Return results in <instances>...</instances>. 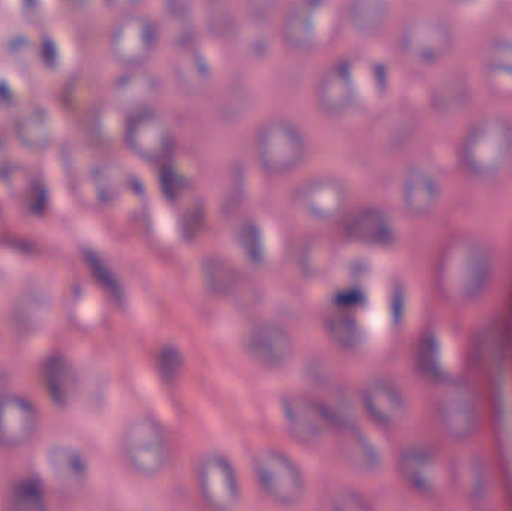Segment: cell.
I'll use <instances>...</instances> for the list:
<instances>
[{
    "mask_svg": "<svg viewBox=\"0 0 512 511\" xmlns=\"http://www.w3.org/2000/svg\"><path fill=\"white\" fill-rule=\"evenodd\" d=\"M387 87L388 71L382 63L345 57L322 72L316 84V104L327 116H348L375 104Z\"/></svg>",
    "mask_w": 512,
    "mask_h": 511,
    "instance_id": "cell-1",
    "label": "cell"
},
{
    "mask_svg": "<svg viewBox=\"0 0 512 511\" xmlns=\"http://www.w3.org/2000/svg\"><path fill=\"white\" fill-rule=\"evenodd\" d=\"M342 23L334 0H294L280 21V38L298 53H316L336 41Z\"/></svg>",
    "mask_w": 512,
    "mask_h": 511,
    "instance_id": "cell-2",
    "label": "cell"
},
{
    "mask_svg": "<svg viewBox=\"0 0 512 511\" xmlns=\"http://www.w3.org/2000/svg\"><path fill=\"white\" fill-rule=\"evenodd\" d=\"M512 158V123L502 116L477 120L466 132L460 147L463 167L472 176H498Z\"/></svg>",
    "mask_w": 512,
    "mask_h": 511,
    "instance_id": "cell-3",
    "label": "cell"
},
{
    "mask_svg": "<svg viewBox=\"0 0 512 511\" xmlns=\"http://www.w3.org/2000/svg\"><path fill=\"white\" fill-rule=\"evenodd\" d=\"M492 261L489 252L471 240H459L445 251L439 267V284L448 299L471 302L489 284Z\"/></svg>",
    "mask_w": 512,
    "mask_h": 511,
    "instance_id": "cell-4",
    "label": "cell"
},
{
    "mask_svg": "<svg viewBox=\"0 0 512 511\" xmlns=\"http://www.w3.org/2000/svg\"><path fill=\"white\" fill-rule=\"evenodd\" d=\"M255 158L265 173L285 176L309 156V141L297 123L283 117L265 120L255 134Z\"/></svg>",
    "mask_w": 512,
    "mask_h": 511,
    "instance_id": "cell-5",
    "label": "cell"
},
{
    "mask_svg": "<svg viewBox=\"0 0 512 511\" xmlns=\"http://www.w3.org/2000/svg\"><path fill=\"white\" fill-rule=\"evenodd\" d=\"M122 449L129 467L143 477L159 476L170 461L167 437L150 417H135L126 425Z\"/></svg>",
    "mask_w": 512,
    "mask_h": 511,
    "instance_id": "cell-6",
    "label": "cell"
},
{
    "mask_svg": "<svg viewBox=\"0 0 512 511\" xmlns=\"http://www.w3.org/2000/svg\"><path fill=\"white\" fill-rule=\"evenodd\" d=\"M159 30L155 21L138 12L122 15L111 27L108 48L123 68H143L158 47Z\"/></svg>",
    "mask_w": 512,
    "mask_h": 511,
    "instance_id": "cell-7",
    "label": "cell"
},
{
    "mask_svg": "<svg viewBox=\"0 0 512 511\" xmlns=\"http://www.w3.org/2000/svg\"><path fill=\"white\" fill-rule=\"evenodd\" d=\"M399 44L409 62L432 66L442 62L453 50L454 32L442 18L423 15L405 24Z\"/></svg>",
    "mask_w": 512,
    "mask_h": 511,
    "instance_id": "cell-8",
    "label": "cell"
},
{
    "mask_svg": "<svg viewBox=\"0 0 512 511\" xmlns=\"http://www.w3.org/2000/svg\"><path fill=\"white\" fill-rule=\"evenodd\" d=\"M122 138L132 155L150 164L164 162L174 152L173 129L152 107L129 114Z\"/></svg>",
    "mask_w": 512,
    "mask_h": 511,
    "instance_id": "cell-9",
    "label": "cell"
},
{
    "mask_svg": "<svg viewBox=\"0 0 512 511\" xmlns=\"http://www.w3.org/2000/svg\"><path fill=\"white\" fill-rule=\"evenodd\" d=\"M256 480L271 501L280 506L300 503L306 489L298 465L279 450H262L254 461Z\"/></svg>",
    "mask_w": 512,
    "mask_h": 511,
    "instance_id": "cell-10",
    "label": "cell"
},
{
    "mask_svg": "<svg viewBox=\"0 0 512 511\" xmlns=\"http://www.w3.org/2000/svg\"><path fill=\"white\" fill-rule=\"evenodd\" d=\"M197 482L204 501L212 509L233 510L242 498L236 468L225 456L209 453L201 458L197 468Z\"/></svg>",
    "mask_w": 512,
    "mask_h": 511,
    "instance_id": "cell-11",
    "label": "cell"
},
{
    "mask_svg": "<svg viewBox=\"0 0 512 511\" xmlns=\"http://www.w3.org/2000/svg\"><path fill=\"white\" fill-rule=\"evenodd\" d=\"M282 417L289 434L306 446H316L330 434L334 417L327 408L304 396H285L282 399Z\"/></svg>",
    "mask_w": 512,
    "mask_h": 511,
    "instance_id": "cell-12",
    "label": "cell"
},
{
    "mask_svg": "<svg viewBox=\"0 0 512 511\" xmlns=\"http://www.w3.org/2000/svg\"><path fill=\"white\" fill-rule=\"evenodd\" d=\"M349 192L342 180L334 177H315L307 180L295 191L294 203L313 221H333L348 203Z\"/></svg>",
    "mask_w": 512,
    "mask_h": 511,
    "instance_id": "cell-13",
    "label": "cell"
},
{
    "mask_svg": "<svg viewBox=\"0 0 512 511\" xmlns=\"http://www.w3.org/2000/svg\"><path fill=\"white\" fill-rule=\"evenodd\" d=\"M39 416L35 405L20 395L0 399V446L18 449L32 441L38 431Z\"/></svg>",
    "mask_w": 512,
    "mask_h": 511,
    "instance_id": "cell-14",
    "label": "cell"
},
{
    "mask_svg": "<svg viewBox=\"0 0 512 511\" xmlns=\"http://www.w3.org/2000/svg\"><path fill=\"white\" fill-rule=\"evenodd\" d=\"M246 350L254 362L265 369H280L288 365L294 354L291 335L276 323L255 324L246 336Z\"/></svg>",
    "mask_w": 512,
    "mask_h": 511,
    "instance_id": "cell-15",
    "label": "cell"
},
{
    "mask_svg": "<svg viewBox=\"0 0 512 511\" xmlns=\"http://www.w3.org/2000/svg\"><path fill=\"white\" fill-rule=\"evenodd\" d=\"M48 479L62 489L80 488L89 477L86 453L68 441H57L45 449L42 456Z\"/></svg>",
    "mask_w": 512,
    "mask_h": 511,
    "instance_id": "cell-16",
    "label": "cell"
},
{
    "mask_svg": "<svg viewBox=\"0 0 512 511\" xmlns=\"http://www.w3.org/2000/svg\"><path fill=\"white\" fill-rule=\"evenodd\" d=\"M161 84L152 72L143 68H128L111 84V99L116 110L132 114L152 107Z\"/></svg>",
    "mask_w": 512,
    "mask_h": 511,
    "instance_id": "cell-17",
    "label": "cell"
},
{
    "mask_svg": "<svg viewBox=\"0 0 512 511\" xmlns=\"http://www.w3.org/2000/svg\"><path fill=\"white\" fill-rule=\"evenodd\" d=\"M15 138L30 152H44L56 140L59 132L56 114L47 105L26 104L14 122Z\"/></svg>",
    "mask_w": 512,
    "mask_h": 511,
    "instance_id": "cell-18",
    "label": "cell"
},
{
    "mask_svg": "<svg viewBox=\"0 0 512 511\" xmlns=\"http://www.w3.org/2000/svg\"><path fill=\"white\" fill-rule=\"evenodd\" d=\"M442 428L454 440H466L478 425V408L471 390L462 384L448 387L439 402Z\"/></svg>",
    "mask_w": 512,
    "mask_h": 511,
    "instance_id": "cell-19",
    "label": "cell"
},
{
    "mask_svg": "<svg viewBox=\"0 0 512 511\" xmlns=\"http://www.w3.org/2000/svg\"><path fill=\"white\" fill-rule=\"evenodd\" d=\"M363 405L367 414L382 426H393L406 413L403 393L388 380H373L363 390Z\"/></svg>",
    "mask_w": 512,
    "mask_h": 511,
    "instance_id": "cell-20",
    "label": "cell"
},
{
    "mask_svg": "<svg viewBox=\"0 0 512 511\" xmlns=\"http://www.w3.org/2000/svg\"><path fill=\"white\" fill-rule=\"evenodd\" d=\"M346 233L355 242L369 246H390L396 240L393 222L382 210L366 207L351 216Z\"/></svg>",
    "mask_w": 512,
    "mask_h": 511,
    "instance_id": "cell-21",
    "label": "cell"
},
{
    "mask_svg": "<svg viewBox=\"0 0 512 511\" xmlns=\"http://www.w3.org/2000/svg\"><path fill=\"white\" fill-rule=\"evenodd\" d=\"M400 194L409 212L414 215H426L438 204L441 188L429 171L421 167H412L403 177Z\"/></svg>",
    "mask_w": 512,
    "mask_h": 511,
    "instance_id": "cell-22",
    "label": "cell"
},
{
    "mask_svg": "<svg viewBox=\"0 0 512 511\" xmlns=\"http://www.w3.org/2000/svg\"><path fill=\"white\" fill-rule=\"evenodd\" d=\"M399 467L406 482L417 491L432 494L439 488L441 471L438 462L427 450L417 447L405 450L400 458Z\"/></svg>",
    "mask_w": 512,
    "mask_h": 511,
    "instance_id": "cell-23",
    "label": "cell"
},
{
    "mask_svg": "<svg viewBox=\"0 0 512 511\" xmlns=\"http://www.w3.org/2000/svg\"><path fill=\"white\" fill-rule=\"evenodd\" d=\"M51 294L44 284H32L23 291L17 303L15 320L24 333L39 332L51 314Z\"/></svg>",
    "mask_w": 512,
    "mask_h": 511,
    "instance_id": "cell-24",
    "label": "cell"
},
{
    "mask_svg": "<svg viewBox=\"0 0 512 511\" xmlns=\"http://www.w3.org/2000/svg\"><path fill=\"white\" fill-rule=\"evenodd\" d=\"M486 80L499 96L512 98V38L490 44L486 53Z\"/></svg>",
    "mask_w": 512,
    "mask_h": 511,
    "instance_id": "cell-25",
    "label": "cell"
},
{
    "mask_svg": "<svg viewBox=\"0 0 512 511\" xmlns=\"http://www.w3.org/2000/svg\"><path fill=\"white\" fill-rule=\"evenodd\" d=\"M390 17V0H349L345 18L355 33L373 36L381 32Z\"/></svg>",
    "mask_w": 512,
    "mask_h": 511,
    "instance_id": "cell-26",
    "label": "cell"
},
{
    "mask_svg": "<svg viewBox=\"0 0 512 511\" xmlns=\"http://www.w3.org/2000/svg\"><path fill=\"white\" fill-rule=\"evenodd\" d=\"M45 390L56 405H66L74 392V375L71 366L62 357L48 360L42 372Z\"/></svg>",
    "mask_w": 512,
    "mask_h": 511,
    "instance_id": "cell-27",
    "label": "cell"
},
{
    "mask_svg": "<svg viewBox=\"0 0 512 511\" xmlns=\"http://www.w3.org/2000/svg\"><path fill=\"white\" fill-rule=\"evenodd\" d=\"M65 35L60 32H50L36 45L39 59L51 72H63L71 60V53L65 51L68 48Z\"/></svg>",
    "mask_w": 512,
    "mask_h": 511,
    "instance_id": "cell-28",
    "label": "cell"
},
{
    "mask_svg": "<svg viewBox=\"0 0 512 511\" xmlns=\"http://www.w3.org/2000/svg\"><path fill=\"white\" fill-rule=\"evenodd\" d=\"M343 452L349 464L360 470H375L379 465V456L375 446L370 443L369 438L363 437L361 434H351L346 437L343 444Z\"/></svg>",
    "mask_w": 512,
    "mask_h": 511,
    "instance_id": "cell-29",
    "label": "cell"
},
{
    "mask_svg": "<svg viewBox=\"0 0 512 511\" xmlns=\"http://www.w3.org/2000/svg\"><path fill=\"white\" fill-rule=\"evenodd\" d=\"M9 504L17 511H42L47 509V497L36 480H21L12 488Z\"/></svg>",
    "mask_w": 512,
    "mask_h": 511,
    "instance_id": "cell-30",
    "label": "cell"
},
{
    "mask_svg": "<svg viewBox=\"0 0 512 511\" xmlns=\"http://www.w3.org/2000/svg\"><path fill=\"white\" fill-rule=\"evenodd\" d=\"M331 335L339 342V345L345 347H354L358 342V326L354 318L337 317L331 321Z\"/></svg>",
    "mask_w": 512,
    "mask_h": 511,
    "instance_id": "cell-31",
    "label": "cell"
},
{
    "mask_svg": "<svg viewBox=\"0 0 512 511\" xmlns=\"http://www.w3.org/2000/svg\"><path fill=\"white\" fill-rule=\"evenodd\" d=\"M183 368V357L174 347H167L159 353V369L167 380H176Z\"/></svg>",
    "mask_w": 512,
    "mask_h": 511,
    "instance_id": "cell-32",
    "label": "cell"
},
{
    "mask_svg": "<svg viewBox=\"0 0 512 511\" xmlns=\"http://www.w3.org/2000/svg\"><path fill=\"white\" fill-rule=\"evenodd\" d=\"M21 92L17 86L12 84L11 80L0 81V111H8L9 108H23L26 104H21Z\"/></svg>",
    "mask_w": 512,
    "mask_h": 511,
    "instance_id": "cell-33",
    "label": "cell"
},
{
    "mask_svg": "<svg viewBox=\"0 0 512 511\" xmlns=\"http://www.w3.org/2000/svg\"><path fill=\"white\" fill-rule=\"evenodd\" d=\"M333 507L336 510H367L366 501L355 494V492H340L333 500Z\"/></svg>",
    "mask_w": 512,
    "mask_h": 511,
    "instance_id": "cell-34",
    "label": "cell"
},
{
    "mask_svg": "<svg viewBox=\"0 0 512 511\" xmlns=\"http://www.w3.org/2000/svg\"><path fill=\"white\" fill-rule=\"evenodd\" d=\"M21 5L26 8L27 12L33 15L48 14V11L53 8L51 0H21Z\"/></svg>",
    "mask_w": 512,
    "mask_h": 511,
    "instance_id": "cell-35",
    "label": "cell"
},
{
    "mask_svg": "<svg viewBox=\"0 0 512 511\" xmlns=\"http://www.w3.org/2000/svg\"><path fill=\"white\" fill-rule=\"evenodd\" d=\"M113 2L117 3V5L129 6L131 8V6L140 5V3H143V0H113Z\"/></svg>",
    "mask_w": 512,
    "mask_h": 511,
    "instance_id": "cell-36",
    "label": "cell"
}]
</instances>
